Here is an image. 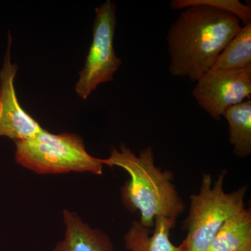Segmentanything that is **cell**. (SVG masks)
I'll use <instances>...</instances> for the list:
<instances>
[{"label": "cell", "mask_w": 251, "mask_h": 251, "mask_svg": "<svg viewBox=\"0 0 251 251\" xmlns=\"http://www.w3.org/2000/svg\"><path fill=\"white\" fill-rule=\"evenodd\" d=\"M8 39L4 63L0 70V137L21 141L31 138L44 128L18 102L14 87L18 65L11 60L12 38L10 32Z\"/></svg>", "instance_id": "obj_7"}, {"label": "cell", "mask_w": 251, "mask_h": 251, "mask_svg": "<svg viewBox=\"0 0 251 251\" xmlns=\"http://www.w3.org/2000/svg\"><path fill=\"white\" fill-rule=\"evenodd\" d=\"M192 94L214 120H220L229 107L251 99V66L239 70H209L200 77Z\"/></svg>", "instance_id": "obj_6"}, {"label": "cell", "mask_w": 251, "mask_h": 251, "mask_svg": "<svg viewBox=\"0 0 251 251\" xmlns=\"http://www.w3.org/2000/svg\"><path fill=\"white\" fill-rule=\"evenodd\" d=\"M183 10L167 36L168 71L173 76L197 82L212 69L242 25L239 18L222 10L202 6Z\"/></svg>", "instance_id": "obj_1"}, {"label": "cell", "mask_w": 251, "mask_h": 251, "mask_svg": "<svg viewBox=\"0 0 251 251\" xmlns=\"http://www.w3.org/2000/svg\"><path fill=\"white\" fill-rule=\"evenodd\" d=\"M101 161L110 168L120 167L129 175L122 188V202L130 212L139 211L140 222L145 227H153L158 216L176 221L184 212V201L173 183L174 176L156 167L151 147L136 156L122 143L120 150L112 148L110 156Z\"/></svg>", "instance_id": "obj_2"}, {"label": "cell", "mask_w": 251, "mask_h": 251, "mask_svg": "<svg viewBox=\"0 0 251 251\" xmlns=\"http://www.w3.org/2000/svg\"><path fill=\"white\" fill-rule=\"evenodd\" d=\"M226 174L227 171L221 172L214 184L210 175H202L199 193L190 198L189 214L184 226L187 235L180 244L183 251H207L225 221L245 208L247 186L225 192Z\"/></svg>", "instance_id": "obj_4"}, {"label": "cell", "mask_w": 251, "mask_h": 251, "mask_svg": "<svg viewBox=\"0 0 251 251\" xmlns=\"http://www.w3.org/2000/svg\"><path fill=\"white\" fill-rule=\"evenodd\" d=\"M229 125V140L234 152L241 158L251 153V100L229 107L224 116Z\"/></svg>", "instance_id": "obj_11"}, {"label": "cell", "mask_w": 251, "mask_h": 251, "mask_svg": "<svg viewBox=\"0 0 251 251\" xmlns=\"http://www.w3.org/2000/svg\"><path fill=\"white\" fill-rule=\"evenodd\" d=\"M65 237L52 251H114L110 237L100 229L92 228L76 213L64 210Z\"/></svg>", "instance_id": "obj_8"}, {"label": "cell", "mask_w": 251, "mask_h": 251, "mask_svg": "<svg viewBox=\"0 0 251 251\" xmlns=\"http://www.w3.org/2000/svg\"><path fill=\"white\" fill-rule=\"evenodd\" d=\"M93 26V39L85 67L79 75L75 92L83 100L100 84L111 82L122 64L115 54L114 37L116 28V6L110 0L97 8Z\"/></svg>", "instance_id": "obj_5"}, {"label": "cell", "mask_w": 251, "mask_h": 251, "mask_svg": "<svg viewBox=\"0 0 251 251\" xmlns=\"http://www.w3.org/2000/svg\"><path fill=\"white\" fill-rule=\"evenodd\" d=\"M207 251H251V211L244 208L225 221Z\"/></svg>", "instance_id": "obj_10"}, {"label": "cell", "mask_w": 251, "mask_h": 251, "mask_svg": "<svg viewBox=\"0 0 251 251\" xmlns=\"http://www.w3.org/2000/svg\"><path fill=\"white\" fill-rule=\"evenodd\" d=\"M172 9H185L194 6H207L233 14L244 25L251 23V7L239 0H173L170 2Z\"/></svg>", "instance_id": "obj_13"}, {"label": "cell", "mask_w": 251, "mask_h": 251, "mask_svg": "<svg viewBox=\"0 0 251 251\" xmlns=\"http://www.w3.org/2000/svg\"><path fill=\"white\" fill-rule=\"evenodd\" d=\"M251 66V23L244 25L219 54L211 70L232 71Z\"/></svg>", "instance_id": "obj_12"}, {"label": "cell", "mask_w": 251, "mask_h": 251, "mask_svg": "<svg viewBox=\"0 0 251 251\" xmlns=\"http://www.w3.org/2000/svg\"><path fill=\"white\" fill-rule=\"evenodd\" d=\"M176 221L164 216L155 219L154 230L145 227L140 221H133L124 237L128 251H183L181 246L174 245L170 239Z\"/></svg>", "instance_id": "obj_9"}, {"label": "cell", "mask_w": 251, "mask_h": 251, "mask_svg": "<svg viewBox=\"0 0 251 251\" xmlns=\"http://www.w3.org/2000/svg\"><path fill=\"white\" fill-rule=\"evenodd\" d=\"M15 143L16 161L38 174H103L101 159L91 156L83 140L74 133L53 134L43 129L31 138Z\"/></svg>", "instance_id": "obj_3"}]
</instances>
